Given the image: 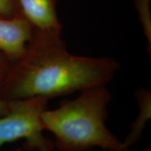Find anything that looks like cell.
<instances>
[{"label":"cell","instance_id":"5","mask_svg":"<svg viewBox=\"0 0 151 151\" xmlns=\"http://www.w3.org/2000/svg\"><path fill=\"white\" fill-rule=\"evenodd\" d=\"M22 14L36 31L61 37L62 25L56 12L57 0H17Z\"/></svg>","mask_w":151,"mask_h":151},{"label":"cell","instance_id":"6","mask_svg":"<svg viewBox=\"0 0 151 151\" xmlns=\"http://www.w3.org/2000/svg\"><path fill=\"white\" fill-rule=\"evenodd\" d=\"M139 108V114L132 122L130 131L122 141L124 148L129 150L142 139L147 122L151 118V92L145 88H139L134 92Z\"/></svg>","mask_w":151,"mask_h":151},{"label":"cell","instance_id":"3","mask_svg":"<svg viewBox=\"0 0 151 151\" xmlns=\"http://www.w3.org/2000/svg\"><path fill=\"white\" fill-rule=\"evenodd\" d=\"M48 101L39 97L11 100L10 110L0 117V148L24 139L26 150L53 151L54 142L43 134L41 116L48 109Z\"/></svg>","mask_w":151,"mask_h":151},{"label":"cell","instance_id":"4","mask_svg":"<svg viewBox=\"0 0 151 151\" xmlns=\"http://www.w3.org/2000/svg\"><path fill=\"white\" fill-rule=\"evenodd\" d=\"M34 27L22 14L12 18H0V51L13 64L27 52Z\"/></svg>","mask_w":151,"mask_h":151},{"label":"cell","instance_id":"7","mask_svg":"<svg viewBox=\"0 0 151 151\" xmlns=\"http://www.w3.org/2000/svg\"><path fill=\"white\" fill-rule=\"evenodd\" d=\"M21 14L17 0H0V18H12Z\"/></svg>","mask_w":151,"mask_h":151},{"label":"cell","instance_id":"2","mask_svg":"<svg viewBox=\"0 0 151 151\" xmlns=\"http://www.w3.org/2000/svg\"><path fill=\"white\" fill-rule=\"evenodd\" d=\"M111 97L106 85H100L83 90L74 99H64L57 109H46L41 121L43 129L54 135L55 148L60 151H88L96 147L128 151L106 126Z\"/></svg>","mask_w":151,"mask_h":151},{"label":"cell","instance_id":"8","mask_svg":"<svg viewBox=\"0 0 151 151\" xmlns=\"http://www.w3.org/2000/svg\"><path fill=\"white\" fill-rule=\"evenodd\" d=\"M12 65L13 63L11 60L3 52L0 51V93L10 72Z\"/></svg>","mask_w":151,"mask_h":151},{"label":"cell","instance_id":"9","mask_svg":"<svg viewBox=\"0 0 151 151\" xmlns=\"http://www.w3.org/2000/svg\"><path fill=\"white\" fill-rule=\"evenodd\" d=\"M11 108V100H6L0 97V117L4 116Z\"/></svg>","mask_w":151,"mask_h":151},{"label":"cell","instance_id":"1","mask_svg":"<svg viewBox=\"0 0 151 151\" xmlns=\"http://www.w3.org/2000/svg\"><path fill=\"white\" fill-rule=\"evenodd\" d=\"M119 68L113 58L71 54L61 37L35 30L26 53L11 66L0 96L6 100L66 96L106 85Z\"/></svg>","mask_w":151,"mask_h":151},{"label":"cell","instance_id":"10","mask_svg":"<svg viewBox=\"0 0 151 151\" xmlns=\"http://www.w3.org/2000/svg\"><path fill=\"white\" fill-rule=\"evenodd\" d=\"M16 151H23V150H22L21 148H18V149H17Z\"/></svg>","mask_w":151,"mask_h":151}]
</instances>
